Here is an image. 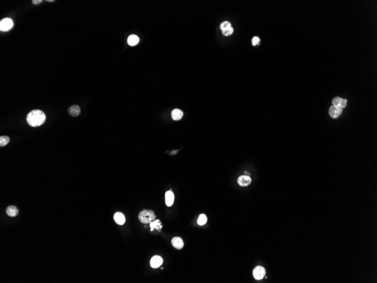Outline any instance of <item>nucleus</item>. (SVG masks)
<instances>
[{"mask_svg": "<svg viewBox=\"0 0 377 283\" xmlns=\"http://www.w3.org/2000/svg\"><path fill=\"white\" fill-rule=\"evenodd\" d=\"M28 124L33 127L42 125L46 121L45 113L40 110H33L29 112L26 118Z\"/></svg>", "mask_w": 377, "mask_h": 283, "instance_id": "f257e3e1", "label": "nucleus"}, {"mask_svg": "<svg viewBox=\"0 0 377 283\" xmlns=\"http://www.w3.org/2000/svg\"><path fill=\"white\" fill-rule=\"evenodd\" d=\"M156 218L154 212L151 210H144L139 212V218L143 224H148L151 222Z\"/></svg>", "mask_w": 377, "mask_h": 283, "instance_id": "f03ea898", "label": "nucleus"}, {"mask_svg": "<svg viewBox=\"0 0 377 283\" xmlns=\"http://www.w3.org/2000/svg\"><path fill=\"white\" fill-rule=\"evenodd\" d=\"M13 21L11 19L7 18L3 19L0 22V30L2 31H8L13 27Z\"/></svg>", "mask_w": 377, "mask_h": 283, "instance_id": "7ed1b4c3", "label": "nucleus"}, {"mask_svg": "<svg viewBox=\"0 0 377 283\" xmlns=\"http://www.w3.org/2000/svg\"><path fill=\"white\" fill-rule=\"evenodd\" d=\"M266 274L265 269L261 266H257L253 270V276L257 280H260L263 279Z\"/></svg>", "mask_w": 377, "mask_h": 283, "instance_id": "20e7f679", "label": "nucleus"}, {"mask_svg": "<svg viewBox=\"0 0 377 283\" xmlns=\"http://www.w3.org/2000/svg\"><path fill=\"white\" fill-rule=\"evenodd\" d=\"M332 105L338 108L343 109L346 108L347 105V100L339 97H336L332 100Z\"/></svg>", "mask_w": 377, "mask_h": 283, "instance_id": "39448f33", "label": "nucleus"}, {"mask_svg": "<svg viewBox=\"0 0 377 283\" xmlns=\"http://www.w3.org/2000/svg\"><path fill=\"white\" fill-rule=\"evenodd\" d=\"M342 112H343L342 109L334 105L332 106L329 110V115L332 119H338L341 115Z\"/></svg>", "mask_w": 377, "mask_h": 283, "instance_id": "423d86ee", "label": "nucleus"}, {"mask_svg": "<svg viewBox=\"0 0 377 283\" xmlns=\"http://www.w3.org/2000/svg\"><path fill=\"white\" fill-rule=\"evenodd\" d=\"M251 178L248 175L240 176L237 180L238 184L241 187H247L251 184Z\"/></svg>", "mask_w": 377, "mask_h": 283, "instance_id": "0eeeda50", "label": "nucleus"}, {"mask_svg": "<svg viewBox=\"0 0 377 283\" xmlns=\"http://www.w3.org/2000/svg\"><path fill=\"white\" fill-rule=\"evenodd\" d=\"M163 260L161 256H153L150 261V266L154 269H157L162 265Z\"/></svg>", "mask_w": 377, "mask_h": 283, "instance_id": "6e6552de", "label": "nucleus"}, {"mask_svg": "<svg viewBox=\"0 0 377 283\" xmlns=\"http://www.w3.org/2000/svg\"><path fill=\"white\" fill-rule=\"evenodd\" d=\"M68 112L71 117H77L81 113V109L78 105H74L68 108Z\"/></svg>", "mask_w": 377, "mask_h": 283, "instance_id": "1a4fd4ad", "label": "nucleus"}, {"mask_svg": "<svg viewBox=\"0 0 377 283\" xmlns=\"http://www.w3.org/2000/svg\"><path fill=\"white\" fill-rule=\"evenodd\" d=\"M172 244L173 245V247H175L176 249L180 250L181 249L182 247L184 246V244L182 241V240L180 238V237H175L172 238Z\"/></svg>", "mask_w": 377, "mask_h": 283, "instance_id": "9d476101", "label": "nucleus"}, {"mask_svg": "<svg viewBox=\"0 0 377 283\" xmlns=\"http://www.w3.org/2000/svg\"><path fill=\"white\" fill-rule=\"evenodd\" d=\"M165 200L166 205L168 206H172L175 200V195L173 193L171 190L167 191L165 194Z\"/></svg>", "mask_w": 377, "mask_h": 283, "instance_id": "9b49d317", "label": "nucleus"}, {"mask_svg": "<svg viewBox=\"0 0 377 283\" xmlns=\"http://www.w3.org/2000/svg\"><path fill=\"white\" fill-rule=\"evenodd\" d=\"M184 115V112L178 108L174 109L171 113V117L174 121H179Z\"/></svg>", "mask_w": 377, "mask_h": 283, "instance_id": "f8f14e48", "label": "nucleus"}, {"mask_svg": "<svg viewBox=\"0 0 377 283\" xmlns=\"http://www.w3.org/2000/svg\"><path fill=\"white\" fill-rule=\"evenodd\" d=\"M114 220L118 225H123L126 222V218L121 212H117L114 216Z\"/></svg>", "mask_w": 377, "mask_h": 283, "instance_id": "ddd939ff", "label": "nucleus"}, {"mask_svg": "<svg viewBox=\"0 0 377 283\" xmlns=\"http://www.w3.org/2000/svg\"><path fill=\"white\" fill-rule=\"evenodd\" d=\"M6 213L10 216L14 217L18 215V209L14 206H9L6 209Z\"/></svg>", "mask_w": 377, "mask_h": 283, "instance_id": "4468645a", "label": "nucleus"}, {"mask_svg": "<svg viewBox=\"0 0 377 283\" xmlns=\"http://www.w3.org/2000/svg\"><path fill=\"white\" fill-rule=\"evenodd\" d=\"M139 37L135 35H132L128 39V44L130 46H135L139 42Z\"/></svg>", "mask_w": 377, "mask_h": 283, "instance_id": "2eb2a0df", "label": "nucleus"}, {"mask_svg": "<svg viewBox=\"0 0 377 283\" xmlns=\"http://www.w3.org/2000/svg\"><path fill=\"white\" fill-rule=\"evenodd\" d=\"M161 223H162L158 219L155 220L154 222H150V228H151V231H154V229H155V228H156L158 231H160L162 228V225H161Z\"/></svg>", "mask_w": 377, "mask_h": 283, "instance_id": "dca6fc26", "label": "nucleus"}, {"mask_svg": "<svg viewBox=\"0 0 377 283\" xmlns=\"http://www.w3.org/2000/svg\"><path fill=\"white\" fill-rule=\"evenodd\" d=\"M207 222V218L206 215L205 214H201L199 216L198 219V224L199 225H205L206 223Z\"/></svg>", "mask_w": 377, "mask_h": 283, "instance_id": "f3484780", "label": "nucleus"}, {"mask_svg": "<svg viewBox=\"0 0 377 283\" xmlns=\"http://www.w3.org/2000/svg\"><path fill=\"white\" fill-rule=\"evenodd\" d=\"M10 141V138L7 136H1L0 137V146L2 147L6 145Z\"/></svg>", "mask_w": 377, "mask_h": 283, "instance_id": "a211bd4d", "label": "nucleus"}, {"mask_svg": "<svg viewBox=\"0 0 377 283\" xmlns=\"http://www.w3.org/2000/svg\"><path fill=\"white\" fill-rule=\"evenodd\" d=\"M231 27H232V24H231L230 22H229L228 21L223 22L220 24V29L222 31L225 30H226V29H228V28H229Z\"/></svg>", "mask_w": 377, "mask_h": 283, "instance_id": "6ab92c4d", "label": "nucleus"}, {"mask_svg": "<svg viewBox=\"0 0 377 283\" xmlns=\"http://www.w3.org/2000/svg\"><path fill=\"white\" fill-rule=\"evenodd\" d=\"M234 28L232 27H230L229 28L225 30L222 31V33L224 36H229L231 35H232V33H233Z\"/></svg>", "mask_w": 377, "mask_h": 283, "instance_id": "aec40b11", "label": "nucleus"}, {"mask_svg": "<svg viewBox=\"0 0 377 283\" xmlns=\"http://www.w3.org/2000/svg\"><path fill=\"white\" fill-rule=\"evenodd\" d=\"M259 41H260V39H259V37H256V36H255V37H254L252 39V45H254V46H255V45H257V44H259Z\"/></svg>", "mask_w": 377, "mask_h": 283, "instance_id": "412c9836", "label": "nucleus"}, {"mask_svg": "<svg viewBox=\"0 0 377 283\" xmlns=\"http://www.w3.org/2000/svg\"><path fill=\"white\" fill-rule=\"evenodd\" d=\"M32 2L34 5H37L41 3L42 1V0H33Z\"/></svg>", "mask_w": 377, "mask_h": 283, "instance_id": "4be33fe9", "label": "nucleus"}, {"mask_svg": "<svg viewBox=\"0 0 377 283\" xmlns=\"http://www.w3.org/2000/svg\"><path fill=\"white\" fill-rule=\"evenodd\" d=\"M245 174H246V175H248V176L250 175V173H248V172H247V171H245Z\"/></svg>", "mask_w": 377, "mask_h": 283, "instance_id": "5701e85b", "label": "nucleus"}, {"mask_svg": "<svg viewBox=\"0 0 377 283\" xmlns=\"http://www.w3.org/2000/svg\"><path fill=\"white\" fill-rule=\"evenodd\" d=\"M46 1H48V2H54V0H51V1H49V0H47Z\"/></svg>", "mask_w": 377, "mask_h": 283, "instance_id": "b1692460", "label": "nucleus"}]
</instances>
